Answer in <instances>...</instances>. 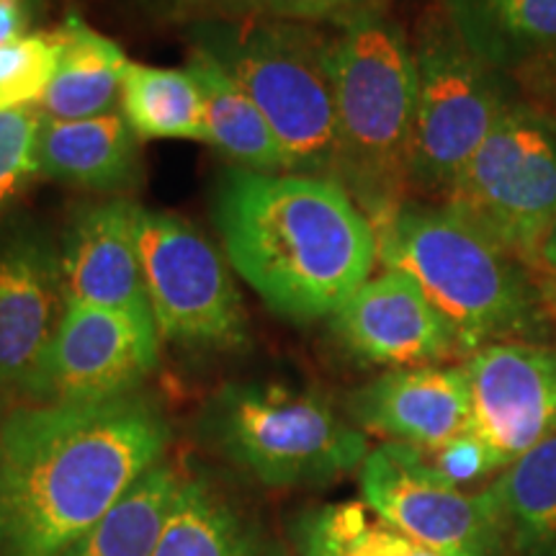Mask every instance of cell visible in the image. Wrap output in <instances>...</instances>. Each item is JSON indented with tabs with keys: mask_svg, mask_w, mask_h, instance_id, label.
<instances>
[{
	"mask_svg": "<svg viewBox=\"0 0 556 556\" xmlns=\"http://www.w3.org/2000/svg\"><path fill=\"white\" fill-rule=\"evenodd\" d=\"M212 217L229 266L276 315L299 323L332 317L379 261L377 227L332 178L227 170Z\"/></svg>",
	"mask_w": 556,
	"mask_h": 556,
	"instance_id": "cell-2",
	"label": "cell"
},
{
	"mask_svg": "<svg viewBox=\"0 0 556 556\" xmlns=\"http://www.w3.org/2000/svg\"><path fill=\"white\" fill-rule=\"evenodd\" d=\"M505 552L556 556V430L486 486Z\"/></svg>",
	"mask_w": 556,
	"mask_h": 556,
	"instance_id": "cell-21",
	"label": "cell"
},
{
	"mask_svg": "<svg viewBox=\"0 0 556 556\" xmlns=\"http://www.w3.org/2000/svg\"><path fill=\"white\" fill-rule=\"evenodd\" d=\"M0 402H3V389H0ZM0 426H3V415H0Z\"/></svg>",
	"mask_w": 556,
	"mask_h": 556,
	"instance_id": "cell-33",
	"label": "cell"
},
{
	"mask_svg": "<svg viewBox=\"0 0 556 556\" xmlns=\"http://www.w3.org/2000/svg\"><path fill=\"white\" fill-rule=\"evenodd\" d=\"M170 426L148 397L24 405L0 426V556H58L163 462Z\"/></svg>",
	"mask_w": 556,
	"mask_h": 556,
	"instance_id": "cell-1",
	"label": "cell"
},
{
	"mask_svg": "<svg viewBox=\"0 0 556 556\" xmlns=\"http://www.w3.org/2000/svg\"><path fill=\"white\" fill-rule=\"evenodd\" d=\"M471 430L492 451L500 471L556 430V348L492 343L469 353Z\"/></svg>",
	"mask_w": 556,
	"mask_h": 556,
	"instance_id": "cell-13",
	"label": "cell"
},
{
	"mask_svg": "<svg viewBox=\"0 0 556 556\" xmlns=\"http://www.w3.org/2000/svg\"><path fill=\"white\" fill-rule=\"evenodd\" d=\"M364 503L438 556H503L490 492L467 495L430 467L422 451L387 441L361 464Z\"/></svg>",
	"mask_w": 556,
	"mask_h": 556,
	"instance_id": "cell-10",
	"label": "cell"
},
{
	"mask_svg": "<svg viewBox=\"0 0 556 556\" xmlns=\"http://www.w3.org/2000/svg\"><path fill=\"white\" fill-rule=\"evenodd\" d=\"M152 556H283V548L212 484L184 475Z\"/></svg>",
	"mask_w": 556,
	"mask_h": 556,
	"instance_id": "cell-20",
	"label": "cell"
},
{
	"mask_svg": "<svg viewBox=\"0 0 556 556\" xmlns=\"http://www.w3.org/2000/svg\"><path fill=\"white\" fill-rule=\"evenodd\" d=\"M122 111L139 139L206 142L204 101L189 67H152L129 62L122 83Z\"/></svg>",
	"mask_w": 556,
	"mask_h": 556,
	"instance_id": "cell-24",
	"label": "cell"
},
{
	"mask_svg": "<svg viewBox=\"0 0 556 556\" xmlns=\"http://www.w3.org/2000/svg\"><path fill=\"white\" fill-rule=\"evenodd\" d=\"M144 287L160 336L197 348H240L248 315L229 263L197 227L135 204Z\"/></svg>",
	"mask_w": 556,
	"mask_h": 556,
	"instance_id": "cell-9",
	"label": "cell"
},
{
	"mask_svg": "<svg viewBox=\"0 0 556 556\" xmlns=\"http://www.w3.org/2000/svg\"><path fill=\"white\" fill-rule=\"evenodd\" d=\"M60 58V31L24 34L0 47V111L29 109V103L45 99Z\"/></svg>",
	"mask_w": 556,
	"mask_h": 556,
	"instance_id": "cell-27",
	"label": "cell"
},
{
	"mask_svg": "<svg viewBox=\"0 0 556 556\" xmlns=\"http://www.w3.org/2000/svg\"><path fill=\"white\" fill-rule=\"evenodd\" d=\"M513 93L556 129V52L528 62L507 75Z\"/></svg>",
	"mask_w": 556,
	"mask_h": 556,
	"instance_id": "cell-30",
	"label": "cell"
},
{
	"mask_svg": "<svg viewBox=\"0 0 556 556\" xmlns=\"http://www.w3.org/2000/svg\"><path fill=\"white\" fill-rule=\"evenodd\" d=\"M377 227L379 258L413 278L464 356L492 343L554 338L531 274L448 204H402Z\"/></svg>",
	"mask_w": 556,
	"mask_h": 556,
	"instance_id": "cell-3",
	"label": "cell"
},
{
	"mask_svg": "<svg viewBox=\"0 0 556 556\" xmlns=\"http://www.w3.org/2000/svg\"><path fill=\"white\" fill-rule=\"evenodd\" d=\"M160 338L152 312L67 307L37 405H86L137 394L157 368Z\"/></svg>",
	"mask_w": 556,
	"mask_h": 556,
	"instance_id": "cell-12",
	"label": "cell"
},
{
	"mask_svg": "<svg viewBox=\"0 0 556 556\" xmlns=\"http://www.w3.org/2000/svg\"><path fill=\"white\" fill-rule=\"evenodd\" d=\"M528 274H531L533 287H536L541 312H544L548 328L556 336V222L552 229L533 250V255L526 263Z\"/></svg>",
	"mask_w": 556,
	"mask_h": 556,
	"instance_id": "cell-31",
	"label": "cell"
},
{
	"mask_svg": "<svg viewBox=\"0 0 556 556\" xmlns=\"http://www.w3.org/2000/svg\"><path fill=\"white\" fill-rule=\"evenodd\" d=\"M39 111H0V214L39 176Z\"/></svg>",
	"mask_w": 556,
	"mask_h": 556,
	"instance_id": "cell-28",
	"label": "cell"
},
{
	"mask_svg": "<svg viewBox=\"0 0 556 556\" xmlns=\"http://www.w3.org/2000/svg\"><path fill=\"white\" fill-rule=\"evenodd\" d=\"M60 248L34 225L0 235V389L37 405L65 317Z\"/></svg>",
	"mask_w": 556,
	"mask_h": 556,
	"instance_id": "cell-11",
	"label": "cell"
},
{
	"mask_svg": "<svg viewBox=\"0 0 556 556\" xmlns=\"http://www.w3.org/2000/svg\"><path fill=\"white\" fill-rule=\"evenodd\" d=\"M60 270L65 307L152 312L129 201H103L75 214L60 242Z\"/></svg>",
	"mask_w": 556,
	"mask_h": 556,
	"instance_id": "cell-16",
	"label": "cell"
},
{
	"mask_svg": "<svg viewBox=\"0 0 556 556\" xmlns=\"http://www.w3.org/2000/svg\"><path fill=\"white\" fill-rule=\"evenodd\" d=\"M193 18L258 16L312 26H345L366 13L384 11L387 0H176Z\"/></svg>",
	"mask_w": 556,
	"mask_h": 556,
	"instance_id": "cell-26",
	"label": "cell"
},
{
	"mask_svg": "<svg viewBox=\"0 0 556 556\" xmlns=\"http://www.w3.org/2000/svg\"><path fill=\"white\" fill-rule=\"evenodd\" d=\"M206 435L268 486L328 484L368 456L361 428L328 400L283 384H229L204 409Z\"/></svg>",
	"mask_w": 556,
	"mask_h": 556,
	"instance_id": "cell-6",
	"label": "cell"
},
{
	"mask_svg": "<svg viewBox=\"0 0 556 556\" xmlns=\"http://www.w3.org/2000/svg\"><path fill=\"white\" fill-rule=\"evenodd\" d=\"M62 58L54 78L39 101L41 119L75 122L114 114L122 101L127 52L96 31L78 13H70L60 26Z\"/></svg>",
	"mask_w": 556,
	"mask_h": 556,
	"instance_id": "cell-18",
	"label": "cell"
},
{
	"mask_svg": "<svg viewBox=\"0 0 556 556\" xmlns=\"http://www.w3.org/2000/svg\"><path fill=\"white\" fill-rule=\"evenodd\" d=\"M464 45L497 73L556 52V0H441Z\"/></svg>",
	"mask_w": 556,
	"mask_h": 556,
	"instance_id": "cell-19",
	"label": "cell"
},
{
	"mask_svg": "<svg viewBox=\"0 0 556 556\" xmlns=\"http://www.w3.org/2000/svg\"><path fill=\"white\" fill-rule=\"evenodd\" d=\"M443 204L526 266L556 222V129L513 93Z\"/></svg>",
	"mask_w": 556,
	"mask_h": 556,
	"instance_id": "cell-8",
	"label": "cell"
},
{
	"mask_svg": "<svg viewBox=\"0 0 556 556\" xmlns=\"http://www.w3.org/2000/svg\"><path fill=\"white\" fill-rule=\"evenodd\" d=\"M39 176L88 191H127L139 180L137 135L124 114L41 119Z\"/></svg>",
	"mask_w": 556,
	"mask_h": 556,
	"instance_id": "cell-17",
	"label": "cell"
},
{
	"mask_svg": "<svg viewBox=\"0 0 556 556\" xmlns=\"http://www.w3.org/2000/svg\"><path fill=\"white\" fill-rule=\"evenodd\" d=\"M338 184L374 225L407 204L417 67L413 41L384 11L340 26L332 39Z\"/></svg>",
	"mask_w": 556,
	"mask_h": 556,
	"instance_id": "cell-5",
	"label": "cell"
},
{
	"mask_svg": "<svg viewBox=\"0 0 556 556\" xmlns=\"http://www.w3.org/2000/svg\"><path fill=\"white\" fill-rule=\"evenodd\" d=\"M296 556H438L361 503H332L296 523Z\"/></svg>",
	"mask_w": 556,
	"mask_h": 556,
	"instance_id": "cell-25",
	"label": "cell"
},
{
	"mask_svg": "<svg viewBox=\"0 0 556 556\" xmlns=\"http://www.w3.org/2000/svg\"><path fill=\"white\" fill-rule=\"evenodd\" d=\"M428 464L433 467L443 479H448L451 484L462 486L477 482L492 471H500L492 451L484 446V441L475 430H467L464 435L448 441L446 446L430 451L426 454Z\"/></svg>",
	"mask_w": 556,
	"mask_h": 556,
	"instance_id": "cell-29",
	"label": "cell"
},
{
	"mask_svg": "<svg viewBox=\"0 0 556 556\" xmlns=\"http://www.w3.org/2000/svg\"><path fill=\"white\" fill-rule=\"evenodd\" d=\"M413 50L417 99L409 191L446 199L513 101V86L464 45L441 5L422 16Z\"/></svg>",
	"mask_w": 556,
	"mask_h": 556,
	"instance_id": "cell-7",
	"label": "cell"
},
{
	"mask_svg": "<svg viewBox=\"0 0 556 556\" xmlns=\"http://www.w3.org/2000/svg\"><path fill=\"white\" fill-rule=\"evenodd\" d=\"M37 0H0V47L26 34Z\"/></svg>",
	"mask_w": 556,
	"mask_h": 556,
	"instance_id": "cell-32",
	"label": "cell"
},
{
	"mask_svg": "<svg viewBox=\"0 0 556 556\" xmlns=\"http://www.w3.org/2000/svg\"><path fill=\"white\" fill-rule=\"evenodd\" d=\"M184 482V471L160 462L90 531L58 556H152Z\"/></svg>",
	"mask_w": 556,
	"mask_h": 556,
	"instance_id": "cell-23",
	"label": "cell"
},
{
	"mask_svg": "<svg viewBox=\"0 0 556 556\" xmlns=\"http://www.w3.org/2000/svg\"><path fill=\"white\" fill-rule=\"evenodd\" d=\"M348 407L368 433L422 454L471 430V392L464 366L389 368L353 392Z\"/></svg>",
	"mask_w": 556,
	"mask_h": 556,
	"instance_id": "cell-15",
	"label": "cell"
},
{
	"mask_svg": "<svg viewBox=\"0 0 556 556\" xmlns=\"http://www.w3.org/2000/svg\"><path fill=\"white\" fill-rule=\"evenodd\" d=\"M332 39L323 26L258 16L193 18L189 26L191 50L217 62L266 116L289 173L338 180Z\"/></svg>",
	"mask_w": 556,
	"mask_h": 556,
	"instance_id": "cell-4",
	"label": "cell"
},
{
	"mask_svg": "<svg viewBox=\"0 0 556 556\" xmlns=\"http://www.w3.org/2000/svg\"><path fill=\"white\" fill-rule=\"evenodd\" d=\"M332 332L358 361L389 368L464 356L451 325L413 278L387 268L332 312Z\"/></svg>",
	"mask_w": 556,
	"mask_h": 556,
	"instance_id": "cell-14",
	"label": "cell"
},
{
	"mask_svg": "<svg viewBox=\"0 0 556 556\" xmlns=\"http://www.w3.org/2000/svg\"><path fill=\"white\" fill-rule=\"evenodd\" d=\"M189 73L204 101L206 142L245 170L289 173L281 144L255 101L206 54L191 50Z\"/></svg>",
	"mask_w": 556,
	"mask_h": 556,
	"instance_id": "cell-22",
	"label": "cell"
}]
</instances>
